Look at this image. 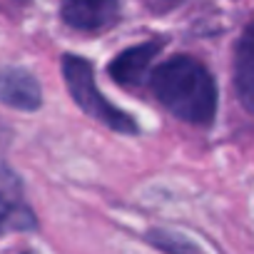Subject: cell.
I'll return each instance as SVG.
<instances>
[{"mask_svg":"<svg viewBox=\"0 0 254 254\" xmlns=\"http://www.w3.org/2000/svg\"><path fill=\"white\" fill-rule=\"evenodd\" d=\"M155 97L190 125H209L217 115V85L212 72L192 55H175L152 72Z\"/></svg>","mask_w":254,"mask_h":254,"instance_id":"1","label":"cell"},{"mask_svg":"<svg viewBox=\"0 0 254 254\" xmlns=\"http://www.w3.org/2000/svg\"><path fill=\"white\" fill-rule=\"evenodd\" d=\"M63 75H65V82H67V90L75 100V105L90 115L92 120L107 125L110 130L120 132V135H137V125L135 120L122 112L120 107H115L95 85V72H92V65L85 60V58H77V55H65L63 58Z\"/></svg>","mask_w":254,"mask_h":254,"instance_id":"2","label":"cell"},{"mask_svg":"<svg viewBox=\"0 0 254 254\" xmlns=\"http://www.w3.org/2000/svg\"><path fill=\"white\" fill-rule=\"evenodd\" d=\"M60 15L72 30L97 33L115 25L120 5L117 0H60Z\"/></svg>","mask_w":254,"mask_h":254,"instance_id":"3","label":"cell"},{"mask_svg":"<svg viewBox=\"0 0 254 254\" xmlns=\"http://www.w3.org/2000/svg\"><path fill=\"white\" fill-rule=\"evenodd\" d=\"M160 50H162V43L160 40L140 43V45H132V48L122 50L110 63L112 80L120 82V85H125V87H140L142 82H147L152 60L157 58Z\"/></svg>","mask_w":254,"mask_h":254,"instance_id":"4","label":"cell"},{"mask_svg":"<svg viewBox=\"0 0 254 254\" xmlns=\"http://www.w3.org/2000/svg\"><path fill=\"white\" fill-rule=\"evenodd\" d=\"M0 102L13 110L35 112L43 105L40 82L25 67H0Z\"/></svg>","mask_w":254,"mask_h":254,"instance_id":"5","label":"cell"},{"mask_svg":"<svg viewBox=\"0 0 254 254\" xmlns=\"http://www.w3.org/2000/svg\"><path fill=\"white\" fill-rule=\"evenodd\" d=\"M234 87L242 105L254 115V23L244 28L234 48Z\"/></svg>","mask_w":254,"mask_h":254,"instance_id":"6","label":"cell"},{"mask_svg":"<svg viewBox=\"0 0 254 254\" xmlns=\"http://www.w3.org/2000/svg\"><path fill=\"white\" fill-rule=\"evenodd\" d=\"M38 229V219L33 209L20 202L8 197L5 192H0V234H10V232H33Z\"/></svg>","mask_w":254,"mask_h":254,"instance_id":"7","label":"cell"},{"mask_svg":"<svg viewBox=\"0 0 254 254\" xmlns=\"http://www.w3.org/2000/svg\"><path fill=\"white\" fill-rule=\"evenodd\" d=\"M150 242L155 247H160L162 252H170V254H192V244L185 242L182 237H175V234H167V232H152L150 234Z\"/></svg>","mask_w":254,"mask_h":254,"instance_id":"8","label":"cell"}]
</instances>
